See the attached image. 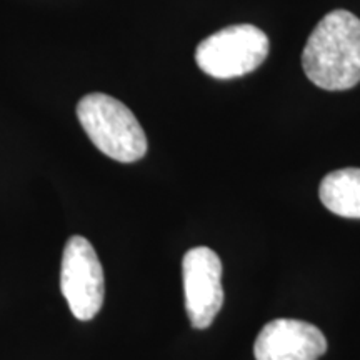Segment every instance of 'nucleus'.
Segmentation results:
<instances>
[{
	"mask_svg": "<svg viewBox=\"0 0 360 360\" xmlns=\"http://www.w3.org/2000/svg\"><path fill=\"white\" fill-rule=\"evenodd\" d=\"M186 310L193 328L212 326L224 304L222 260L209 247H193L182 260Z\"/></svg>",
	"mask_w": 360,
	"mask_h": 360,
	"instance_id": "5",
	"label": "nucleus"
},
{
	"mask_svg": "<svg viewBox=\"0 0 360 360\" xmlns=\"http://www.w3.org/2000/svg\"><path fill=\"white\" fill-rule=\"evenodd\" d=\"M319 197L332 214L360 219V169H340L327 174L319 187Z\"/></svg>",
	"mask_w": 360,
	"mask_h": 360,
	"instance_id": "7",
	"label": "nucleus"
},
{
	"mask_svg": "<svg viewBox=\"0 0 360 360\" xmlns=\"http://www.w3.org/2000/svg\"><path fill=\"white\" fill-rule=\"evenodd\" d=\"M310 82L323 90H349L360 82V19L332 11L315 25L302 53Z\"/></svg>",
	"mask_w": 360,
	"mask_h": 360,
	"instance_id": "1",
	"label": "nucleus"
},
{
	"mask_svg": "<svg viewBox=\"0 0 360 360\" xmlns=\"http://www.w3.org/2000/svg\"><path fill=\"white\" fill-rule=\"evenodd\" d=\"M77 117L87 137L102 154L132 164L147 154V137L127 105L105 94H89L77 103Z\"/></svg>",
	"mask_w": 360,
	"mask_h": 360,
	"instance_id": "2",
	"label": "nucleus"
},
{
	"mask_svg": "<svg viewBox=\"0 0 360 360\" xmlns=\"http://www.w3.org/2000/svg\"><path fill=\"white\" fill-rule=\"evenodd\" d=\"M62 295L79 321H92L102 309L105 278L97 252L85 237L74 236L67 242L60 267Z\"/></svg>",
	"mask_w": 360,
	"mask_h": 360,
	"instance_id": "4",
	"label": "nucleus"
},
{
	"mask_svg": "<svg viewBox=\"0 0 360 360\" xmlns=\"http://www.w3.org/2000/svg\"><path fill=\"white\" fill-rule=\"evenodd\" d=\"M269 49V37L259 27L231 25L202 40L195 51V62L214 79L244 77L262 65Z\"/></svg>",
	"mask_w": 360,
	"mask_h": 360,
	"instance_id": "3",
	"label": "nucleus"
},
{
	"mask_svg": "<svg viewBox=\"0 0 360 360\" xmlns=\"http://www.w3.org/2000/svg\"><path fill=\"white\" fill-rule=\"evenodd\" d=\"M326 350L321 328L295 319L269 322L254 344L255 360H317Z\"/></svg>",
	"mask_w": 360,
	"mask_h": 360,
	"instance_id": "6",
	"label": "nucleus"
}]
</instances>
